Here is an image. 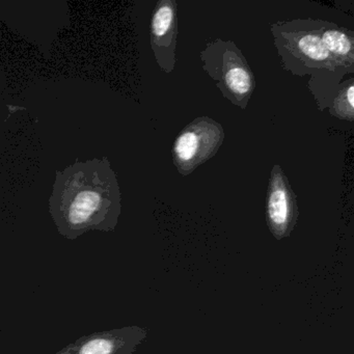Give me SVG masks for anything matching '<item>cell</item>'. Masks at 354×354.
Instances as JSON below:
<instances>
[{
    "instance_id": "obj_1",
    "label": "cell",
    "mask_w": 354,
    "mask_h": 354,
    "mask_svg": "<svg viewBox=\"0 0 354 354\" xmlns=\"http://www.w3.org/2000/svg\"><path fill=\"white\" fill-rule=\"evenodd\" d=\"M49 208L57 231L67 239L90 231H115L122 196L111 161L106 157L76 161L57 171Z\"/></svg>"
},
{
    "instance_id": "obj_2",
    "label": "cell",
    "mask_w": 354,
    "mask_h": 354,
    "mask_svg": "<svg viewBox=\"0 0 354 354\" xmlns=\"http://www.w3.org/2000/svg\"><path fill=\"white\" fill-rule=\"evenodd\" d=\"M320 24L321 19L297 18L271 24L273 43L285 71L304 77L339 69L321 41Z\"/></svg>"
},
{
    "instance_id": "obj_3",
    "label": "cell",
    "mask_w": 354,
    "mask_h": 354,
    "mask_svg": "<svg viewBox=\"0 0 354 354\" xmlns=\"http://www.w3.org/2000/svg\"><path fill=\"white\" fill-rule=\"evenodd\" d=\"M203 70L216 82L223 98L246 109L254 90V74L241 50L233 41L215 39L201 51Z\"/></svg>"
},
{
    "instance_id": "obj_4",
    "label": "cell",
    "mask_w": 354,
    "mask_h": 354,
    "mask_svg": "<svg viewBox=\"0 0 354 354\" xmlns=\"http://www.w3.org/2000/svg\"><path fill=\"white\" fill-rule=\"evenodd\" d=\"M225 140L223 125L209 117H198L185 126L171 148L173 162L182 177L215 156Z\"/></svg>"
},
{
    "instance_id": "obj_5",
    "label": "cell",
    "mask_w": 354,
    "mask_h": 354,
    "mask_svg": "<svg viewBox=\"0 0 354 354\" xmlns=\"http://www.w3.org/2000/svg\"><path fill=\"white\" fill-rule=\"evenodd\" d=\"M299 217L297 194L281 165H273L265 198L267 227L277 240L290 237Z\"/></svg>"
},
{
    "instance_id": "obj_6",
    "label": "cell",
    "mask_w": 354,
    "mask_h": 354,
    "mask_svg": "<svg viewBox=\"0 0 354 354\" xmlns=\"http://www.w3.org/2000/svg\"><path fill=\"white\" fill-rule=\"evenodd\" d=\"M178 35L177 1L159 0L151 16L150 43L155 61L165 74L173 73L175 70Z\"/></svg>"
},
{
    "instance_id": "obj_7",
    "label": "cell",
    "mask_w": 354,
    "mask_h": 354,
    "mask_svg": "<svg viewBox=\"0 0 354 354\" xmlns=\"http://www.w3.org/2000/svg\"><path fill=\"white\" fill-rule=\"evenodd\" d=\"M148 330L126 326L84 335L55 354H133Z\"/></svg>"
},
{
    "instance_id": "obj_8",
    "label": "cell",
    "mask_w": 354,
    "mask_h": 354,
    "mask_svg": "<svg viewBox=\"0 0 354 354\" xmlns=\"http://www.w3.org/2000/svg\"><path fill=\"white\" fill-rule=\"evenodd\" d=\"M320 38L339 68L354 73V32L333 22L321 20Z\"/></svg>"
},
{
    "instance_id": "obj_9",
    "label": "cell",
    "mask_w": 354,
    "mask_h": 354,
    "mask_svg": "<svg viewBox=\"0 0 354 354\" xmlns=\"http://www.w3.org/2000/svg\"><path fill=\"white\" fill-rule=\"evenodd\" d=\"M349 72L344 68H339L335 71L319 72L310 76L308 88L312 93L319 111L328 109L329 103L339 90L342 80Z\"/></svg>"
},
{
    "instance_id": "obj_10",
    "label": "cell",
    "mask_w": 354,
    "mask_h": 354,
    "mask_svg": "<svg viewBox=\"0 0 354 354\" xmlns=\"http://www.w3.org/2000/svg\"><path fill=\"white\" fill-rule=\"evenodd\" d=\"M329 115L342 121H354V78L350 77L339 84L337 94L328 106Z\"/></svg>"
}]
</instances>
